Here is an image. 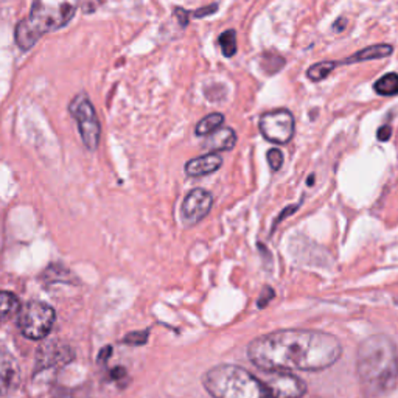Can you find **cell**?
Here are the masks:
<instances>
[{"instance_id":"6","label":"cell","mask_w":398,"mask_h":398,"mask_svg":"<svg viewBox=\"0 0 398 398\" xmlns=\"http://www.w3.org/2000/svg\"><path fill=\"white\" fill-rule=\"evenodd\" d=\"M68 112L72 114L76 125H78V131L84 147L89 151H95L98 148L102 128H100L97 112L94 106H92L89 97L84 92L75 95L71 104H68Z\"/></svg>"},{"instance_id":"11","label":"cell","mask_w":398,"mask_h":398,"mask_svg":"<svg viewBox=\"0 0 398 398\" xmlns=\"http://www.w3.org/2000/svg\"><path fill=\"white\" fill-rule=\"evenodd\" d=\"M223 165V159L217 152H209V155L191 159L186 164V174L190 178H201L215 173L218 168Z\"/></svg>"},{"instance_id":"23","label":"cell","mask_w":398,"mask_h":398,"mask_svg":"<svg viewBox=\"0 0 398 398\" xmlns=\"http://www.w3.org/2000/svg\"><path fill=\"white\" fill-rule=\"evenodd\" d=\"M390 137H392V128H390L389 125H385V126H381L378 129V133H377V139L380 142H387Z\"/></svg>"},{"instance_id":"1","label":"cell","mask_w":398,"mask_h":398,"mask_svg":"<svg viewBox=\"0 0 398 398\" xmlns=\"http://www.w3.org/2000/svg\"><path fill=\"white\" fill-rule=\"evenodd\" d=\"M342 355L338 338L319 330H279L248 346L252 364L265 372H316L332 367Z\"/></svg>"},{"instance_id":"25","label":"cell","mask_w":398,"mask_h":398,"mask_svg":"<svg viewBox=\"0 0 398 398\" xmlns=\"http://www.w3.org/2000/svg\"><path fill=\"white\" fill-rule=\"evenodd\" d=\"M298 207H301V205H298V204H294V205H293V207H289V209H285V210H283V212L280 213L279 219H277V221H275V223H274V227H275V226H277V224L280 223V221H282L283 218L288 217V215H291V213H294V212H296V210H297Z\"/></svg>"},{"instance_id":"5","label":"cell","mask_w":398,"mask_h":398,"mask_svg":"<svg viewBox=\"0 0 398 398\" xmlns=\"http://www.w3.org/2000/svg\"><path fill=\"white\" fill-rule=\"evenodd\" d=\"M56 315L49 303L30 301L19 310L18 327L27 339L41 341L49 336L55 325Z\"/></svg>"},{"instance_id":"19","label":"cell","mask_w":398,"mask_h":398,"mask_svg":"<svg viewBox=\"0 0 398 398\" xmlns=\"http://www.w3.org/2000/svg\"><path fill=\"white\" fill-rule=\"evenodd\" d=\"M219 47L226 58H232L236 53V33L235 30H226V32L218 37Z\"/></svg>"},{"instance_id":"7","label":"cell","mask_w":398,"mask_h":398,"mask_svg":"<svg viewBox=\"0 0 398 398\" xmlns=\"http://www.w3.org/2000/svg\"><path fill=\"white\" fill-rule=\"evenodd\" d=\"M294 116L288 109L265 112L260 119V133L267 142L287 145L294 135Z\"/></svg>"},{"instance_id":"26","label":"cell","mask_w":398,"mask_h":398,"mask_svg":"<svg viewBox=\"0 0 398 398\" xmlns=\"http://www.w3.org/2000/svg\"><path fill=\"white\" fill-rule=\"evenodd\" d=\"M346 25H347V20H346V19H339V20L336 22V24L333 25V30H336V32H342V30L346 28Z\"/></svg>"},{"instance_id":"12","label":"cell","mask_w":398,"mask_h":398,"mask_svg":"<svg viewBox=\"0 0 398 398\" xmlns=\"http://www.w3.org/2000/svg\"><path fill=\"white\" fill-rule=\"evenodd\" d=\"M392 53H394V47L390 44H375V45H370V47H366L363 50L354 53V55L346 59L336 61V66L366 63V61H372V59H382V58L390 56Z\"/></svg>"},{"instance_id":"14","label":"cell","mask_w":398,"mask_h":398,"mask_svg":"<svg viewBox=\"0 0 398 398\" xmlns=\"http://www.w3.org/2000/svg\"><path fill=\"white\" fill-rule=\"evenodd\" d=\"M41 349L42 350L40 351V366L42 367L58 364L59 361L71 363L72 355H71V349L68 347H59L56 342H53Z\"/></svg>"},{"instance_id":"24","label":"cell","mask_w":398,"mask_h":398,"mask_svg":"<svg viewBox=\"0 0 398 398\" xmlns=\"http://www.w3.org/2000/svg\"><path fill=\"white\" fill-rule=\"evenodd\" d=\"M272 297H274V291H272L271 288H267V287H266V288L263 289L262 296H260V301H258V307H260V308L266 307L267 302H270Z\"/></svg>"},{"instance_id":"4","label":"cell","mask_w":398,"mask_h":398,"mask_svg":"<svg viewBox=\"0 0 398 398\" xmlns=\"http://www.w3.org/2000/svg\"><path fill=\"white\" fill-rule=\"evenodd\" d=\"M203 385L213 398H272L267 381L235 364L212 367L203 375Z\"/></svg>"},{"instance_id":"15","label":"cell","mask_w":398,"mask_h":398,"mask_svg":"<svg viewBox=\"0 0 398 398\" xmlns=\"http://www.w3.org/2000/svg\"><path fill=\"white\" fill-rule=\"evenodd\" d=\"M19 313V298L8 291H0V324Z\"/></svg>"},{"instance_id":"16","label":"cell","mask_w":398,"mask_h":398,"mask_svg":"<svg viewBox=\"0 0 398 398\" xmlns=\"http://www.w3.org/2000/svg\"><path fill=\"white\" fill-rule=\"evenodd\" d=\"M224 123V116L219 112H213L209 114L207 117H204L199 123L196 125V135L198 137H207L210 134H213L215 131L223 126Z\"/></svg>"},{"instance_id":"3","label":"cell","mask_w":398,"mask_h":398,"mask_svg":"<svg viewBox=\"0 0 398 398\" xmlns=\"http://www.w3.org/2000/svg\"><path fill=\"white\" fill-rule=\"evenodd\" d=\"M80 0H35L28 18L19 22L14 33L18 47L32 49L44 35L66 27L78 10Z\"/></svg>"},{"instance_id":"9","label":"cell","mask_w":398,"mask_h":398,"mask_svg":"<svg viewBox=\"0 0 398 398\" xmlns=\"http://www.w3.org/2000/svg\"><path fill=\"white\" fill-rule=\"evenodd\" d=\"M267 385L272 398H302L307 392V385L291 372H267Z\"/></svg>"},{"instance_id":"13","label":"cell","mask_w":398,"mask_h":398,"mask_svg":"<svg viewBox=\"0 0 398 398\" xmlns=\"http://www.w3.org/2000/svg\"><path fill=\"white\" fill-rule=\"evenodd\" d=\"M236 143V134L232 128H219L218 131L205 137L204 148L209 152H218L219 151H229L235 147Z\"/></svg>"},{"instance_id":"17","label":"cell","mask_w":398,"mask_h":398,"mask_svg":"<svg viewBox=\"0 0 398 398\" xmlns=\"http://www.w3.org/2000/svg\"><path fill=\"white\" fill-rule=\"evenodd\" d=\"M373 89L378 95L394 97L398 95V73H387L373 84Z\"/></svg>"},{"instance_id":"21","label":"cell","mask_w":398,"mask_h":398,"mask_svg":"<svg viewBox=\"0 0 398 398\" xmlns=\"http://www.w3.org/2000/svg\"><path fill=\"white\" fill-rule=\"evenodd\" d=\"M148 339V332H139V333H131L128 334L123 339L125 344H131V346H142Z\"/></svg>"},{"instance_id":"10","label":"cell","mask_w":398,"mask_h":398,"mask_svg":"<svg viewBox=\"0 0 398 398\" xmlns=\"http://www.w3.org/2000/svg\"><path fill=\"white\" fill-rule=\"evenodd\" d=\"M19 366L8 350L0 347V397L8 394L19 381Z\"/></svg>"},{"instance_id":"2","label":"cell","mask_w":398,"mask_h":398,"mask_svg":"<svg viewBox=\"0 0 398 398\" xmlns=\"http://www.w3.org/2000/svg\"><path fill=\"white\" fill-rule=\"evenodd\" d=\"M356 373L366 395L380 397L390 392L398 380L394 341L386 334H375L363 341L358 349Z\"/></svg>"},{"instance_id":"20","label":"cell","mask_w":398,"mask_h":398,"mask_svg":"<svg viewBox=\"0 0 398 398\" xmlns=\"http://www.w3.org/2000/svg\"><path fill=\"white\" fill-rule=\"evenodd\" d=\"M266 159H267V164H270L272 171H279L280 168H282V165H283V162H285L283 152L279 148H272V150L267 151Z\"/></svg>"},{"instance_id":"22","label":"cell","mask_w":398,"mask_h":398,"mask_svg":"<svg viewBox=\"0 0 398 398\" xmlns=\"http://www.w3.org/2000/svg\"><path fill=\"white\" fill-rule=\"evenodd\" d=\"M218 10V5L217 4H213V5H209V6H204V8H201V10H196V11H193V13H190L191 16H195V18H198V19H201V18H204V16H210V14H213Z\"/></svg>"},{"instance_id":"18","label":"cell","mask_w":398,"mask_h":398,"mask_svg":"<svg viewBox=\"0 0 398 398\" xmlns=\"http://www.w3.org/2000/svg\"><path fill=\"white\" fill-rule=\"evenodd\" d=\"M336 68V61H320V63L313 64L308 71H307V76L311 81H322L325 80L328 75H330Z\"/></svg>"},{"instance_id":"8","label":"cell","mask_w":398,"mask_h":398,"mask_svg":"<svg viewBox=\"0 0 398 398\" xmlns=\"http://www.w3.org/2000/svg\"><path fill=\"white\" fill-rule=\"evenodd\" d=\"M213 204V196L203 188H195L183 199L181 205L182 223L186 226H195L209 215Z\"/></svg>"}]
</instances>
